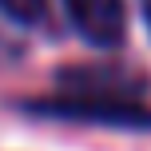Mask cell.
<instances>
[{
  "label": "cell",
  "mask_w": 151,
  "mask_h": 151,
  "mask_svg": "<svg viewBox=\"0 0 151 151\" xmlns=\"http://www.w3.org/2000/svg\"><path fill=\"white\" fill-rule=\"evenodd\" d=\"M28 111L52 115V119H72V123H104V127L151 131V107L135 104L127 91H64V96L32 99Z\"/></svg>",
  "instance_id": "obj_1"
},
{
  "label": "cell",
  "mask_w": 151,
  "mask_h": 151,
  "mask_svg": "<svg viewBox=\"0 0 151 151\" xmlns=\"http://www.w3.org/2000/svg\"><path fill=\"white\" fill-rule=\"evenodd\" d=\"M68 4V16L76 24L88 44L96 48H115L123 40V0H64Z\"/></svg>",
  "instance_id": "obj_2"
},
{
  "label": "cell",
  "mask_w": 151,
  "mask_h": 151,
  "mask_svg": "<svg viewBox=\"0 0 151 151\" xmlns=\"http://www.w3.org/2000/svg\"><path fill=\"white\" fill-rule=\"evenodd\" d=\"M0 8H4V12L12 16V20L32 24V20H40V16H44L48 0H0Z\"/></svg>",
  "instance_id": "obj_3"
},
{
  "label": "cell",
  "mask_w": 151,
  "mask_h": 151,
  "mask_svg": "<svg viewBox=\"0 0 151 151\" xmlns=\"http://www.w3.org/2000/svg\"><path fill=\"white\" fill-rule=\"evenodd\" d=\"M143 12H147V24H151V0H143Z\"/></svg>",
  "instance_id": "obj_4"
}]
</instances>
